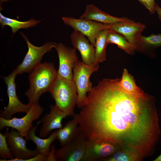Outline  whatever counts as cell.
<instances>
[{
	"label": "cell",
	"mask_w": 161,
	"mask_h": 161,
	"mask_svg": "<svg viewBox=\"0 0 161 161\" xmlns=\"http://www.w3.org/2000/svg\"><path fill=\"white\" fill-rule=\"evenodd\" d=\"M120 79H103L88 92L79 127L87 140L100 139L144 157L151 155L161 132L155 98L127 92Z\"/></svg>",
	"instance_id": "cell-1"
},
{
	"label": "cell",
	"mask_w": 161,
	"mask_h": 161,
	"mask_svg": "<svg viewBox=\"0 0 161 161\" xmlns=\"http://www.w3.org/2000/svg\"><path fill=\"white\" fill-rule=\"evenodd\" d=\"M57 73L53 64L46 62L41 63L30 73V87L25 93L29 103L38 102L42 94L49 92Z\"/></svg>",
	"instance_id": "cell-2"
},
{
	"label": "cell",
	"mask_w": 161,
	"mask_h": 161,
	"mask_svg": "<svg viewBox=\"0 0 161 161\" xmlns=\"http://www.w3.org/2000/svg\"><path fill=\"white\" fill-rule=\"evenodd\" d=\"M55 105L67 116H74L77 104V89L73 80L57 76L49 92Z\"/></svg>",
	"instance_id": "cell-3"
},
{
	"label": "cell",
	"mask_w": 161,
	"mask_h": 161,
	"mask_svg": "<svg viewBox=\"0 0 161 161\" xmlns=\"http://www.w3.org/2000/svg\"><path fill=\"white\" fill-rule=\"evenodd\" d=\"M99 66L93 64L89 65L78 60L73 68V80L76 86L78 93L77 106L81 108L87 100V94L92 89V84L90 78L94 72L97 71Z\"/></svg>",
	"instance_id": "cell-4"
},
{
	"label": "cell",
	"mask_w": 161,
	"mask_h": 161,
	"mask_svg": "<svg viewBox=\"0 0 161 161\" xmlns=\"http://www.w3.org/2000/svg\"><path fill=\"white\" fill-rule=\"evenodd\" d=\"M43 111V108L38 102L33 103L29 111L22 117L6 119L0 117V131L5 127H10L17 130L21 136L28 140V134L33 126V122L40 117Z\"/></svg>",
	"instance_id": "cell-5"
},
{
	"label": "cell",
	"mask_w": 161,
	"mask_h": 161,
	"mask_svg": "<svg viewBox=\"0 0 161 161\" xmlns=\"http://www.w3.org/2000/svg\"><path fill=\"white\" fill-rule=\"evenodd\" d=\"M20 33L27 44L28 50L22 63L15 69L17 75L30 73L41 63L43 55L54 48L56 44L53 42H46L41 46L37 47L32 44L23 33Z\"/></svg>",
	"instance_id": "cell-6"
},
{
	"label": "cell",
	"mask_w": 161,
	"mask_h": 161,
	"mask_svg": "<svg viewBox=\"0 0 161 161\" xmlns=\"http://www.w3.org/2000/svg\"><path fill=\"white\" fill-rule=\"evenodd\" d=\"M87 140L79 128L77 134L72 141L56 151L55 156L56 160L88 161L86 151Z\"/></svg>",
	"instance_id": "cell-7"
},
{
	"label": "cell",
	"mask_w": 161,
	"mask_h": 161,
	"mask_svg": "<svg viewBox=\"0 0 161 161\" xmlns=\"http://www.w3.org/2000/svg\"><path fill=\"white\" fill-rule=\"evenodd\" d=\"M17 75L14 69L9 75L3 77L7 86L9 102L7 106L0 111V117L5 119H11L13 115L17 113H27L32 104V103H29L27 104H24L18 98L15 82V79Z\"/></svg>",
	"instance_id": "cell-8"
},
{
	"label": "cell",
	"mask_w": 161,
	"mask_h": 161,
	"mask_svg": "<svg viewBox=\"0 0 161 161\" xmlns=\"http://www.w3.org/2000/svg\"><path fill=\"white\" fill-rule=\"evenodd\" d=\"M5 134L8 145L15 158L3 161H25L39 153L37 149L32 150L26 147L27 142L17 130L7 128Z\"/></svg>",
	"instance_id": "cell-9"
},
{
	"label": "cell",
	"mask_w": 161,
	"mask_h": 161,
	"mask_svg": "<svg viewBox=\"0 0 161 161\" xmlns=\"http://www.w3.org/2000/svg\"><path fill=\"white\" fill-rule=\"evenodd\" d=\"M62 19L66 25L78 31L88 38L90 43L94 47L96 38L101 31L109 29L110 24L99 22L85 19H76L74 18L63 17Z\"/></svg>",
	"instance_id": "cell-10"
},
{
	"label": "cell",
	"mask_w": 161,
	"mask_h": 161,
	"mask_svg": "<svg viewBox=\"0 0 161 161\" xmlns=\"http://www.w3.org/2000/svg\"><path fill=\"white\" fill-rule=\"evenodd\" d=\"M54 48L57 52L59 60L57 76L72 80V69L78 60L76 49L66 47L61 43H56Z\"/></svg>",
	"instance_id": "cell-11"
},
{
	"label": "cell",
	"mask_w": 161,
	"mask_h": 161,
	"mask_svg": "<svg viewBox=\"0 0 161 161\" xmlns=\"http://www.w3.org/2000/svg\"><path fill=\"white\" fill-rule=\"evenodd\" d=\"M120 148L115 144L101 139L87 140L86 151L88 161H103Z\"/></svg>",
	"instance_id": "cell-12"
},
{
	"label": "cell",
	"mask_w": 161,
	"mask_h": 161,
	"mask_svg": "<svg viewBox=\"0 0 161 161\" xmlns=\"http://www.w3.org/2000/svg\"><path fill=\"white\" fill-rule=\"evenodd\" d=\"M145 28V25L130 19L110 24L109 29L122 35L137 47L141 33Z\"/></svg>",
	"instance_id": "cell-13"
},
{
	"label": "cell",
	"mask_w": 161,
	"mask_h": 161,
	"mask_svg": "<svg viewBox=\"0 0 161 161\" xmlns=\"http://www.w3.org/2000/svg\"><path fill=\"white\" fill-rule=\"evenodd\" d=\"M50 111L38 121V124L42 123L39 131V136L45 137L55 129H60L63 127V120L67 116L55 105L50 106Z\"/></svg>",
	"instance_id": "cell-14"
},
{
	"label": "cell",
	"mask_w": 161,
	"mask_h": 161,
	"mask_svg": "<svg viewBox=\"0 0 161 161\" xmlns=\"http://www.w3.org/2000/svg\"><path fill=\"white\" fill-rule=\"evenodd\" d=\"M86 36L80 32L74 30L70 36L74 48L80 52L82 61L91 65L93 64L95 58V48L89 42Z\"/></svg>",
	"instance_id": "cell-15"
},
{
	"label": "cell",
	"mask_w": 161,
	"mask_h": 161,
	"mask_svg": "<svg viewBox=\"0 0 161 161\" xmlns=\"http://www.w3.org/2000/svg\"><path fill=\"white\" fill-rule=\"evenodd\" d=\"M79 18L107 24H111L119 21L130 20L125 17L118 18L112 16L92 4L86 6L85 12Z\"/></svg>",
	"instance_id": "cell-16"
},
{
	"label": "cell",
	"mask_w": 161,
	"mask_h": 161,
	"mask_svg": "<svg viewBox=\"0 0 161 161\" xmlns=\"http://www.w3.org/2000/svg\"><path fill=\"white\" fill-rule=\"evenodd\" d=\"M71 120L68 121L65 126L58 129L57 139L62 147L72 141L77 134L79 128V114H75Z\"/></svg>",
	"instance_id": "cell-17"
},
{
	"label": "cell",
	"mask_w": 161,
	"mask_h": 161,
	"mask_svg": "<svg viewBox=\"0 0 161 161\" xmlns=\"http://www.w3.org/2000/svg\"><path fill=\"white\" fill-rule=\"evenodd\" d=\"M37 126H33L29 131L28 136L29 140L32 141L36 145V148L39 153L48 157L50 151L52 143L57 138L58 129L55 130L47 138H41L36 135Z\"/></svg>",
	"instance_id": "cell-18"
},
{
	"label": "cell",
	"mask_w": 161,
	"mask_h": 161,
	"mask_svg": "<svg viewBox=\"0 0 161 161\" xmlns=\"http://www.w3.org/2000/svg\"><path fill=\"white\" fill-rule=\"evenodd\" d=\"M144 157L139 152L135 149L124 147L120 148L111 156L103 161H141Z\"/></svg>",
	"instance_id": "cell-19"
},
{
	"label": "cell",
	"mask_w": 161,
	"mask_h": 161,
	"mask_svg": "<svg viewBox=\"0 0 161 161\" xmlns=\"http://www.w3.org/2000/svg\"><path fill=\"white\" fill-rule=\"evenodd\" d=\"M109 29H106L100 32L95 41V58L93 64L98 66V64L106 60V48L107 36Z\"/></svg>",
	"instance_id": "cell-20"
},
{
	"label": "cell",
	"mask_w": 161,
	"mask_h": 161,
	"mask_svg": "<svg viewBox=\"0 0 161 161\" xmlns=\"http://www.w3.org/2000/svg\"><path fill=\"white\" fill-rule=\"evenodd\" d=\"M41 20H37L32 18L25 21H19L14 19L5 17L0 12V23L2 28L5 26H9L12 29L13 35L20 29H27L30 27L36 26Z\"/></svg>",
	"instance_id": "cell-21"
},
{
	"label": "cell",
	"mask_w": 161,
	"mask_h": 161,
	"mask_svg": "<svg viewBox=\"0 0 161 161\" xmlns=\"http://www.w3.org/2000/svg\"><path fill=\"white\" fill-rule=\"evenodd\" d=\"M120 83L122 88L129 93L143 97L149 96L137 86L134 77L126 69H123Z\"/></svg>",
	"instance_id": "cell-22"
},
{
	"label": "cell",
	"mask_w": 161,
	"mask_h": 161,
	"mask_svg": "<svg viewBox=\"0 0 161 161\" xmlns=\"http://www.w3.org/2000/svg\"><path fill=\"white\" fill-rule=\"evenodd\" d=\"M107 44H113L130 55L137 49L136 46L129 42L122 35L109 29L107 38Z\"/></svg>",
	"instance_id": "cell-23"
},
{
	"label": "cell",
	"mask_w": 161,
	"mask_h": 161,
	"mask_svg": "<svg viewBox=\"0 0 161 161\" xmlns=\"http://www.w3.org/2000/svg\"><path fill=\"white\" fill-rule=\"evenodd\" d=\"M161 47V33L157 34H152L148 36H140L137 49L141 50L145 47L155 49Z\"/></svg>",
	"instance_id": "cell-24"
},
{
	"label": "cell",
	"mask_w": 161,
	"mask_h": 161,
	"mask_svg": "<svg viewBox=\"0 0 161 161\" xmlns=\"http://www.w3.org/2000/svg\"><path fill=\"white\" fill-rule=\"evenodd\" d=\"M0 161L11 160L15 158L9 147L6 139V136L0 133Z\"/></svg>",
	"instance_id": "cell-25"
},
{
	"label": "cell",
	"mask_w": 161,
	"mask_h": 161,
	"mask_svg": "<svg viewBox=\"0 0 161 161\" xmlns=\"http://www.w3.org/2000/svg\"><path fill=\"white\" fill-rule=\"evenodd\" d=\"M149 11L151 14L154 13L155 2L154 0H138Z\"/></svg>",
	"instance_id": "cell-26"
},
{
	"label": "cell",
	"mask_w": 161,
	"mask_h": 161,
	"mask_svg": "<svg viewBox=\"0 0 161 161\" xmlns=\"http://www.w3.org/2000/svg\"><path fill=\"white\" fill-rule=\"evenodd\" d=\"M56 151L55 146L53 145L52 147L51 150H50L47 161H57L55 156Z\"/></svg>",
	"instance_id": "cell-27"
},
{
	"label": "cell",
	"mask_w": 161,
	"mask_h": 161,
	"mask_svg": "<svg viewBox=\"0 0 161 161\" xmlns=\"http://www.w3.org/2000/svg\"><path fill=\"white\" fill-rule=\"evenodd\" d=\"M155 10L158 15L160 20L161 22V7L156 3H155Z\"/></svg>",
	"instance_id": "cell-28"
},
{
	"label": "cell",
	"mask_w": 161,
	"mask_h": 161,
	"mask_svg": "<svg viewBox=\"0 0 161 161\" xmlns=\"http://www.w3.org/2000/svg\"><path fill=\"white\" fill-rule=\"evenodd\" d=\"M154 161H161V154L153 160Z\"/></svg>",
	"instance_id": "cell-29"
},
{
	"label": "cell",
	"mask_w": 161,
	"mask_h": 161,
	"mask_svg": "<svg viewBox=\"0 0 161 161\" xmlns=\"http://www.w3.org/2000/svg\"><path fill=\"white\" fill-rule=\"evenodd\" d=\"M11 0H0V8L1 7V5L3 3V2H6L9 1H10Z\"/></svg>",
	"instance_id": "cell-30"
}]
</instances>
